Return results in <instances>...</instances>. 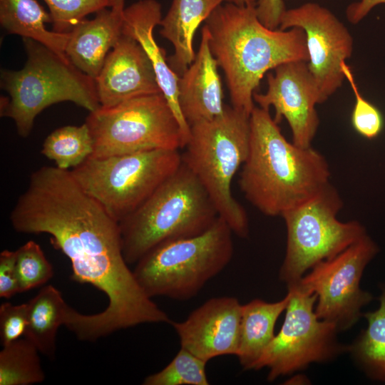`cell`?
<instances>
[{
  "label": "cell",
  "instance_id": "cell-1",
  "mask_svg": "<svg viewBox=\"0 0 385 385\" xmlns=\"http://www.w3.org/2000/svg\"><path fill=\"white\" fill-rule=\"evenodd\" d=\"M10 221L18 232L49 235L52 245L71 261V279L91 284L108 297L104 310L83 314L84 340L143 324L173 322L128 267L119 222L81 188L69 170L43 166L34 171Z\"/></svg>",
  "mask_w": 385,
  "mask_h": 385
},
{
  "label": "cell",
  "instance_id": "cell-2",
  "mask_svg": "<svg viewBox=\"0 0 385 385\" xmlns=\"http://www.w3.org/2000/svg\"><path fill=\"white\" fill-rule=\"evenodd\" d=\"M205 22L232 106L249 115L255 107L254 93L266 73L287 62L308 61L304 31L267 28L260 21L255 5L222 4Z\"/></svg>",
  "mask_w": 385,
  "mask_h": 385
},
{
  "label": "cell",
  "instance_id": "cell-3",
  "mask_svg": "<svg viewBox=\"0 0 385 385\" xmlns=\"http://www.w3.org/2000/svg\"><path fill=\"white\" fill-rule=\"evenodd\" d=\"M250 125L249 153L241 167L239 185L247 200L260 212L281 216L330 183L324 155L312 147L289 142L270 110L255 106Z\"/></svg>",
  "mask_w": 385,
  "mask_h": 385
},
{
  "label": "cell",
  "instance_id": "cell-4",
  "mask_svg": "<svg viewBox=\"0 0 385 385\" xmlns=\"http://www.w3.org/2000/svg\"><path fill=\"white\" fill-rule=\"evenodd\" d=\"M219 217L207 192L182 162L133 212L119 222L122 250L135 264L158 245L200 235Z\"/></svg>",
  "mask_w": 385,
  "mask_h": 385
},
{
  "label": "cell",
  "instance_id": "cell-5",
  "mask_svg": "<svg viewBox=\"0 0 385 385\" xmlns=\"http://www.w3.org/2000/svg\"><path fill=\"white\" fill-rule=\"evenodd\" d=\"M250 115L225 106L218 117L190 125L182 162L195 174L212 199L218 215L233 233L245 238L249 220L232 192L233 178L250 148Z\"/></svg>",
  "mask_w": 385,
  "mask_h": 385
},
{
  "label": "cell",
  "instance_id": "cell-6",
  "mask_svg": "<svg viewBox=\"0 0 385 385\" xmlns=\"http://www.w3.org/2000/svg\"><path fill=\"white\" fill-rule=\"evenodd\" d=\"M23 42L24 66L1 72V88L9 95L1 98V116L14 122L21 137L30 134L36 117L53 104L70 101L89 113L100 107L94 78L42 43L29 38Z\"/></svg>",
  "mask_w": 385,
  "mask_h": 385
},
{
  "label": "cell",
  "instance_id": "cell-7",
  "mask_svg": "<svg viewBox=\"0 0 385 385\" xmlns=\"http://www.w3.org/2000/svg\"><path fill=\"white\" fill-rule=\"evenodd\" d=\"M233 232L221 217L204 232L162 242L136 263L134 275L152 299L165 297L188 300L231 261Z\"/></svg>",
  "mask_w": 385,
  "mask_h": 385
},
{
  "label": "cell",
  "instance_id": "cell-8",
  "mask_svg": "<svg viewBox=\"0 0 385 385\" xmlns=\"http://www.w3.org/2000/svg\"><path fill=\"white\" fill-rule=\"evenodd\" d=\"M182 164L179 150L89 157L73 168L81 188L117 222L138 209Z\"/></svg>",
  "mask_w": 385,
  "mask_h": 385
},
{
  "label": "cell",
  "instance_id": "cell-9",
  "mask_svg": "<svg viewBox=\"0 0 385 385\" xmlns=\"http://www.w3.org/2000/svg\"><path fill=\"white\" fill-rule=\"evenodd\" d=\"M343 206L337 189L329 183L281 217L287 227V248L279 278L287 285L299 281L321 261L337 255L366 233L358 221L342 222Z\"/></svg>",
  "mask_w": 385,
  "mask_h": 385
},
{
  "label": "cell",
  "instance_id": "cell-10",
  "mask_svg": "<svg viewBox=\"0 0 385 385\" xmlns=\"http://www.w3.org/2000/svg\"><path fill=\"white\" fill-rule=\"evenodd\" d=\"M86 123L93 142L92 157L183 148L178 119L163 93L133 98L90 112Z\"/></svg>",
  "mask_w": 385,
  "mask_h": 385
},
{
  "label": "cell",
  "instance_id": "cell-11",
  "mask_svg": "<svg viewBox=\"0 0 385 385\" xmlns=\"http://www.w3.org/2000/svg\"><path fill=\"white\" fill-rule=\"evenodd\" d=\"M289 301L279 333L265 349L252 370L269 369L267 380L307 368L313 362L334 359L344 351L337 339V327L319 319L314 310L317 299L297 284L287 285Z\"/></svg>",
  "mask_w": 385,
  "mask_h": 385
},
{
  "label": "cell",
  "instance_id": "cell-12",
  "mask_svg": "<svg viewBox=\"0 0 385 385\" xmlns=\"http://www.w3.org/2000/svg\"><path fill=\"white\" fill-rule=\"evenodd\" d=\"M378 252L377 245L366 234L337 255L315 265L295 282L317 294L314 311L319 319L333 323L338 331H345L363 316L361 309L373 296L361 289L360 281Z\"/></svg>",
  "mask_w": 385,
  "mask_h": 385
},
{
  "label": "cell",
  "instance_id": "cell-13",
  "mask_svg": "<svg viewBox=\"0 0 385 385\" xmlns=\"http://www.w3.org/2000/svg\"><path fill=\"white\" fill-rule=\"evenodd\" d=\"M294 27L304 32L308 67L324 103L343 84L342 65L352 55L353 37L330 10L314 2L284 11L279 29Z\"/></svg>",
  "mask_w": 385,
  "mask_h": 385
},
{
  "label": "cell",
  "instance_id": "cell-14",
  "mask_svg": "<svg viewBox=\"0 0 385 385\" xmlns=\"http://www.w3.org/2000/svg\"><path fill=\"white\" fill-rule=\"evenodd\" d=\"M274 70V73H267V91L255 92L254 102L266 110L272 106L277 123L282 118L287 121L294 145L304 148L312 147L319 125L315 106L322 101L307 61L287 62Z\"/></svg>",
  "mask_w": 385,
  "mask_h": 385
},
{
  "label": "cell",
  "instance_id": "cell-15",
  "mask_svg": "<svg viewBox=\"0 0 385 385\" xmlns=\"http://www.w3.org/2000/svg\"><path fill=\"white\" fill-rule=\"evenodd\" d=\"M242 306L233 297L207 300L182 322H172L180 347L207 362L222 355H237Z\"/></svg>",
  "mask_w": 385,
  "mask_h": 385
},
{
  "label": "cell",
  "instance_id": "cell-16",
  "mask_svg": "<svg viewBox=\"0 0 385 385\" xmlns=\"http://www.w3.org/2000/svg\"><path fill=\"white\" fill-rule=\"evenodd\" d=\"M101 107L135 97L162 93L153 66L140 43L122 34L95 78Z\"/></svg>",
  "mask_w": 385,
  "mask_h": 385
},
{
  "label": "cell",
  "instance_id": "cell-17",
  "mask_svg": "<svg viewBox=\"0 0 385 385\" xmlns=\"http://www.w3.org/2000/svg\"><path fill=\"white\" fill-rule=\"evenodd\" d=\"M162 19L159 2L140 0L123 9L122 34L136 40L149 58L160 88L179 122L183 148L189 139L190 127L179 106V76L170 67L165 50L158 45L153 36V29L160 25Z\"/></svg>",
  "mask_w": 385,
  "mask_h": 385
},
{
  "label": "cell",
  "instance_id": "cell-18",
  "mask_svg": "<svg viewBox=\"0 0 385 385\" xmlns=\"http://www.w3.org/2000/svg\"><path fill=\"white\" fill-rule=\"evenodd\" d=\"M195 60L179 76L178 102L190 127L194 123L222 115L223 92L217 62L209 46V33L204 26Z\"/></svg>",
  "mask_w": 385,
  "mask_h": 385
},
{
  "label": "cell",
  "instance_id": "cell-19",
  "mask_svg": "<svg viewBox=\"0 0 385 385\" xmlns=\"http://www.w3.org/2000/svg\"><path fill=\"white\" fill-rule=\"evenodd\" d=\"M93 19H83L69 32L65 55L77 68L93 78L122 34V14L103 9Z\"/></svg>",
  "mask_w": 385,
  "mask_h": 385
},
{
  "label": "cell",
  "instance_id": "cell-20",
  "mask_svg": "<svg viewBox=\"0 0 385 385\" xmlns=\"http://www.w3.org/2000/svg\"><path fill=\"white\" fill-rule=\"evenodd\" d=\"M225 0H173L162 19V36L173 46L168 58L171 69L180 76L195 58L194 35L199 26Z\"/></svg>",
  "mask_w": 385,
  "mask_h": 385
},
{
  "label": "cell",
  "instance_id": "cell-21",
  "mask_svg": "<svg viewBox=\"0 0 385 385\" xmlns=\"http://www.w3.org/2000/svg\"><path fill=\"white\" fill-rule=\"evenodd\" d=\"M289 294L275 302L255 299L242 304L240 341L237 357L245 370H252L265 349L272 341L274 327L286 309Z\"/></svg>",
  "mask_w": 385,
  "mask_h": 385
},
{
  "label": "cell",
  "instance_id": "cell-22",
  "mask_svg": "<svg viewBox=\"0 0 385 385\" xmlns=\"http://www.w3.org/2000/svg\"><path fill=\"white\" fill-rule=\"evenodd\" d=\"M27 306L28 326L24 337L39 352L54 358L57 332L61 325L66 326L73 309L64 301L61 292L51 284L43 287Z\"/></svg>",
  "mask_w": 385,
  "mask_h": 385
},
{
  "label": "cell",
  "instance_id": "cell-23",
  "mask_svg": "<svg viewBox=\"0 0 385 385\" xmlns=\"http://www.w3.org/2000/svg\"><path fill=\"white\" fill-rule=\"evenodd\" d=\"M48 22L51 23L50 14L36 0H0V24L8 34L31 38L67 58L69 32L48 31Z\"/></svg>",
  "mask_w": 385,
  "mask_h": 385
},
{
  "label": "cell",
  "instance_id": "cell-24",
  "mask_svg": "<svg viewBox=\"0 0 385 385\" xmlns=\"http://www.w3.org/2000/svg\"><path fill=\"white\" fill-rule=\"evenodd\" d=\"M379 299L377 309L363 314L367 327L347 351L369 377L385 381V286Z\"/></svg>",
  "mask_w": 385,
  "mask_h": 385
},
{
  "label": "cell",
  "instance_id": "cell-25",
  "mask_svg": "<svg viewBox=\"0 0 385 385\" xmlns=\"http://www.w3.org/2000/svg\"><path fill=\"white\" fill-rule=\"evenodd\" d=\"M93 142L85 123L81 125L58 128L45 139L41 153L62 170L74 168L91 157Z\"/></svg>",
  "mask_w": 385,
  "mask_h": 385
},
{
  "label": "cell",
  "instance_id": "cell-26",
  "mask_svg": "<svg viewBox=\"0 0 385 385\" xmlns=\"http://www.w3.org/2000/svg\"><path fill=\"white\" fill-rule=\"evenodd\" d=\"M39 351L28 339L3 346L0 351V385H29L45 379Z\"/></svg>",
  "mask_w": 385,
  "mask_h": 385
},
{
  "label": "cell",
  "instance_id": "cell-27",
  "mask_svg": "<svg viewBox=\"0 0 385 385\" xmlns=\"http://www.w3.org/2000/svg\"><path fill=\"white\" fill-rule=\"evenodd\" d=\"M207 362L180 347L175 356L162 370L146 376L145 385H208Z\"/></svg>",
  "mask_w": 385,
  "mask_h": 385
},
{
  "label": "cell",
  "instance_id": "cell-28",
  "mask_svg": "<svg viewBox=\"0 0 385 385\" xmlns=\"http://www.w3.org/2000/svg\"><path fill=\"white\" fill-rule=\"evenodd\" d=\"M16 251L19 292L43 285L53 277V266L38 244L30 240Z\"/></svg>",
  "mask_w": 385,
  "mask_h": 385
},
{
  "label": "cell",
  "instance_id": "cell-29",
  "mask_svg": "<svg viewBox=\"0 0 385 385\" xmlns=\"http://www.w3.org/2000/svg\"><path fill=\"white\" fill-rule=\"evenodd\" d=\"M47 4L53 31L68 33L85 17L107 7H113V0H44Z\"/></svg>",
  "mask_w": 385,
  "mask_h": 385
},
{
  "label": "cell",
  "instance_id": "cell-30",
  "mask_svg": "<svg viewBox=\"0 0 385 385\" xmlns=\"http://www.w3.org/2000/svg\"><path fill=\"white\" fill-rule=\"evenodd\" d=\"M342 69L355 98L351 117L352 126L360 135L367 139L375 138L383 130V115L377 107L362 96L351 69L346 61L342 63Z\"/></svg>",
  "mask_w": 385,
  "mask_h": 385
},
{
  "label": "cell",
  "instance_id": "cell-31",
  "mask_svg": "<svg viewBox=\"0 0 385 385\" xmlns=\"http://www.w3.org/2000/svg\"><path fill=\"white\" fill-rule=\"evenodd\" d=\"M28 326L27 303L14 305L4 302L0 307V339L2 346L24 337Z\"/></svg>",
  "mask_w": 385,
  "mask_h": 385
},
{
  "label": "cell",
  "instance_id": "cell-32",
  "mask_svg": "<svg viewBox=\"0 0 385 385\" xmlns=\"http://www.w3.org/2000/svg\"><path fill=\"white\" fill-rule=\"evenodd\" d=\"M16 251L4 250L0 254V297L9 299L19 292L16 268Z\"/></svg>",
  "mask_w": 385,
  "mask_h": 385
},
{
  "label": "cell",
  "instance_id": "cell-33",
  "mask_svg": "<svg viewBox=\"0 0 385 385\" xmlns=\"http://www.w3.org/2000/svg\"><path fill=\"white\" fill-rule=\"evenodd\" d=\"M255 9L262 24L274 30L279 29L287 10L283 0H257Z\"/></svg>",
  "mask_w": 385,
  "mask_h": 385
},
{
  "label": "cell",
  "instance_id": "cell-34",
  "mask_svg": "<svg viewBox=\"0 0 385 385\" xmlns=\"http://www.w3.org/2000/svg\"><path fill=\"white\" fill-rule=\"evenodd\" d=\"M379 4L385 5V0H359L351 3L346 9L347 20L354 24L359 23L368 14Z\"/></svg>",
  "mask_w": 385,
  "mask_h": 385
},
{
  "label": "cell",
  "instance_id": "cell-35",
  "mask_svg": "<svg viewBox=\"0 0 385 385\" xmlns=\"http://www.w3.org/2000/svg\"><path fill=\"white\" fill-rule=\"evenodd\" d=\"M226 2H230L237 5H255L257 0H225Z\"/></svg>",
  "mask_w": 385,
  "mask_h": 385
},
{
  "label": "cell",
  "instance_id": "cell-36",
  "mask_svg": "<svg viewBox=\"0 0 385 385\" xmlns=\"http://www.w3.org/2000/svg\"><path fill=\"white\" fill-rule=\"evenodd\" d=\"M111 9L118 12H123L125 9L124 0H113V5Z\"/></svg>",
  "mask_w": 385,
  "mask_h": 385
}]
</instances>
